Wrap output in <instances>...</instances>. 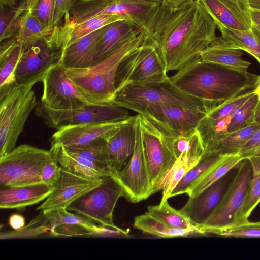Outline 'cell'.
<instances>
[{
	"label": "cell",
	"mask_w": 260,
	"mask_h": 260,
	"mask_svg": "<svg viewBox=\"0 0 260 260\" xmlns=\"http://www.w3.org/2000/svg\"><path fill=\"white\" fill-rule=\"evenodd\" d=\"M35 114L46 125L56 129L69 125L123 121L131 117L127 109L115 104L54 110L40 102L35 109Z\"/></svg>",
	"instance_id": "7c38bea8"
},
{
	"label": "cell",
	"mask_w": 260,
	"mask_h": 260,
	"mask_svg": "<svg viewBox=\"0 0 260 260\" xmlns=\"http://www.w3.org/2000/svg\"><path fill=\"white\" fill-rule=\"evenodd\" d=\"M217 26L199 0L173 8L162 1L142 29L167 71H178L216 38Z\"/></svg>",
	"instance_id": "6da1fadb"
},
{
	"label": "cell",
	"mask_w": 260,
	"mask_h": 260,
	"mask_svg": "<svg viewBox=\"0 0 260 260\" xmlns=\"http://www.w3.org/2000/svg\"><path fill=\"white\" fill-rule=\"evenodd\" d=\"M55 0H27V10L41 22L49 28H53Z\"/></svg>",
	"instance_id": "b9f144b4"
},
{
	"label": "cell",
	"mask_w": 260,
	"mask_h": 260,
	"mask_svg": "<svg viewBox=\"0 0 260 260\" xmlns=\"http://www.w3.org/2000/svg\"><path fill=\"white\" fill-rule=\"evenodd\" d=\"M135 118L133 121L110 132L104 136L113 177L123 168L132 155L135 144Z\"/></svg>",
	"instance_id": "7402d4cb"
},
{
	"label": "cell",
	"mask_w": 260,
	"mask_h": 260,
	"mask_svg": "<svg viewBox=\"0 0 260 260\" xmlns=\"http://www.w3.org/2000/svg\"><path fill=\"white\" fill-rule=\"evenodd\" d=\"M61 171V166L52 157L43 167L42 173L43 183L53 186L59 178Z\"/></svg>",
	"instance_id": "f6af8a7d"
},
{
	"label": "cell",
	"mask_w": 260,
	"mask_h": 260,
	"mask_svg": "<svg viewBox=\"0 0 260 260\" xmlns=\"http://www.w3.org/2000/svg\"><path fill=\"white\" fill-rule=\"evenodd\" d=\"M53 189V186L44 183L2 188L0 191V208H24L46 199Z\"/></svg>",
	"instance_id": "484cf974"
},
{
	"label": "cell",
	"mask_w": 260,
	"mask_h": 260,
	"mask_svg": "<svg viewBox=\"0 0 260 260\" xmlns=\"http://www.w3.org/2000/svg\"><path fill=\"white\" fill-rule=\"evenodd\" d=\"M258 96L254 94L232 115L227 128V135L254 123V116Z\"/></svg>",
	"instance_id": "f35d334b"
},
{
	"label": "cell",
	"mask_w": 260,
	"mask_h": 260,
	"mask_svg": "<svg viewBox=\"0 0 260 260\" xmlns=\"http://www.w3.org/2000/svg\"><path fill=\"white\" fill-rule=\"evenodd\" d=\"M254 93V90L236 96L208 111L202 118L208 121L231 118L235 112Z\"/></svg>",
	"instance_id": "ab89813d"
},
{
	"label": "cell",
	"mask_w": 260,
	"mask_h": 260,
	"mask_svg": "<svg viewBox=\"0 0 260 260\" xmlns=\"http://www.w3.org/2000/svg\"><path fill=\"white\" fill-rule=\"evenodd\" d=\"M50 151L62 169L74 174L92 180L113 176L104 137L77 147L51 145Z\"/></svg>",
	"instance_id": "5b68a950"
},
{
	"label": "cell",
	"mask_w": 260,
	"mask_h": 260,
	"mask_svg": "<svg viewBox=\"0 0 260 260\" xmlns=\"http://www.w3.org/2000/svg\"><path fill=\"white\" fill-rule=\"evenodd\" d=\"M25 223L24 217L20 214L15 213L9 217V224L15 231L22 229L25 226Z\"/></svg>",
	"instance_id": "7dc6e473"
},
{
	"label": "cell",
	"mask_w": 260,
	"mask_h": 260,
	"mask_svg": "<svg viewBox=\"0 0 260 260\" xmlns=\"http://www.w3.org/2000/svg\"><path fill=\"white\" fill-rule=\"evenodd\" d=\"M114 104L139 114L149 109L164 105H175L206 112L198 99L175 87L170 77L159 84L125 87L117 92Z\"/></svg>",
	"instance_id": "8992f818"
},
{
	"label": "cell",
	"mask_w": 260,
	"mask_h": 260,
	"mask_svg": "<svg viewBox=\"0 0 260 260\" xmlns=\"http://www.w3.org/2000/svg\"><path fill=\"white\" fill-rule=\"evenodd\" d=\"M141 1H160V2L163 1V0H141Z\"/></svg>",
	"instance_id": "9f6ffc18"
},
{
	"label": "cell",
	"mask_w": 260,
	"mask_h": 260,
	"mask_svg": "<svg viewBox=\"0 0 260 260\" xmlns=\"http://www.w3.org/2000/svg\"><path fill=\"white\" fill-rule=\"evenodd\" d=\"M124 197L123 190L113 177L103 182L70 204L67 209L74 211L103 226L122 231L114 222V210L118 199Z\"/></svg>",
	"instance_id": "4fadbf2b"
},
{
	"label": "cell",
	"mask_w": 260,
	"mask_h": 260,
	"mask_svg": "<svg viewBox=\"0 0 260 260\" xmlns=\"http://www.w3.org/2000/svg\"><path fill=\"white\" fill-rule=\"evenodd\" d=\"M237 4L242 10L249 11L248 0H230Z\"/></svg>",
	"instance_id": "f907efd6"
},
{
	"label": "cell",
	"mask_w": 260,
	"mask_h": 260,
	"mask_svg": "<svg viewBox=\"0 0 260 260\" xmlns=\"http://www.w3.org/2000/svg\"><path fill=\"white\" fill-rule=\"evenodd\" d=\"M54 27L49 28L46 27L26 8L15 37L19 41L22 42L26 48L36 40L50 34Z\"/></svg>",
	"instance_id": "8d00e7d4"
},
{
	"label": "cell",
	"mask_w": 260,
	"mask_h": 260,
	"mask_svg": "<svg viewBox=\"0 0 260 260\" xmlns=\"http://www.w3.org/2000/svg\"><path fill=\"white\" fill-rule=\"evenodd\" d=\"M52 157L50 150L22 144L0 157L1 187H16L43 183L42 173Z\"/></svg>",
	"instance_id": "9c48e42d"
},
{
	"label": "cell",
	"mask_w": 260,
	"mask_h": 260,
	"mask_svg": "<svg viewBox=\"0 0 260 260\" xmlns=\"http://www.w3.org/2000/svg\"><path fill=\"white\" fill-rule=\"evenodd\" d=\"M255 93L258 96L259 100L260 101V78L257 86L254 89Z\"/></svg>",
	"instance_id": "11a10c76"
},
{
	"label": "cell",
	"mask_w": 260,
	"mask_h": 260,
	"mask_svg": "<svg viewBox=\"0 0 260 260\" xmlns=\"http://www.w3.org/2000/svg\"><path fill=\"white\" fill-rule=\"evenodd\" d=\"M26 8L27 0H19L13 7L0 5L1 42L16 35Z\"/></svg>",
	"instance_id": "e575fe53"
},
{
	"label": "cell",
	"mask_w": 260,
	"mask_h": 260,
	"mask_svg": "<svg viewBox=\"0 0 260 260\" xmlns=\"http://www.w3.org/2000/svg\"><path fill=\"white\" fill-rule=\"evenodd\" d=\"M243 53L238 49L225 48L213 41L201 53L203 61L212 63L224 67L246 72L251 63L242 58Z\"/></svg>",
	"instance_id": "f1b7e54d"
},
{
	"label": "cell",
	"mask_w": 260,
	"mask_h": 260,
	"mask_svg": "<svg viewBox=\"0 0 260 260\" xmlns=\"http://www.w3.org/2000/svg\"><path fill=\"white\" fill-rule=\"evenodd\" d=\"M34 85H16L0 100V157L13 151L38 102Z\"/></svg>",
	"instance_id": "ba28073f"
},
{
	"label": "cell",
	"mask_w": 260,
	"mask_h": 260,
	"mask_svg": "<svg viewBox=\"0 0 260 260\" xmlns=\"http://www.w3.org/2000/svg\"><path fill=\"white\" fill-rule=\"evenodd\" d=\"M189 0H163L169 6L178 7Z\"/></svg>",
	"instance_id": "681fc988"
},
{
	"label": "cell",
	"mask_w": 260,
	"mask_h": 260,
	"mask_svg": "<svg viewBox=\"0 0 260 260\" xmlns=\"http://www.w3.org/2000/svg\"><path fill=\"white\" fill-rule=\"evenodd\" d=\"M216 24L240 30H251L250 11L241 9L230 0H199Z\"/></svg>",
	"instance_id": "603a6c76"
},
{
	"label": "cell",
	"mask_w": 260,
	"mask_h": 260,
	"mask_svg": "<svg viewBox=\"0 0 260 260\" xmlns=\"http://www.w3.org/2000/svg\"><path fill=\"white\" fill-rule=\"evenodd\" d=\"M134 226L143 233L165 238L187 237L195 233L191 230L170 228L147 212L135 218Z\"/></svg>",
	"instance_id": "836d02e7"
},
{
	"label": "cell",
	"mask_w": 260,
	"mask_h": 260,
	"mask_svg": "<svg viewBox=\"0 0 260 260\" xmlns=\"http://www.w3.org/2000/svg\"><path fill=\"white\" fill-rule=\"evenodd\" d=\"M254 123L260 124V101L259 100L258 104L256 106L254 116Z\"/></svg>",
	"instance_id": "db71d44e"
},
{
	"label": "cell",
	"mask_w": 260,
	"mask_h": 260,
	"mask_svg": "<svg viewBox=\"0 0 260 260\" xmlns=\"http://www.w3.org/2000/svg\"><path fill=\"white\" fill-rule=\"evenodd\" d=\"M224 156L216 154L203 156L199 161L180 180L172 192L170 198L185 193L194 182L216 165Z\"/></svg>",
	"instance_id": "d590c367"
},
{
	"label": "cell",
	"mask_w": 260,
	"mask_h": 260,
	"mask_svg": "<svg viewBox=\"0 0 260 260\" xmlns=\"http://www.w3.org/2000/svg\"><path fill=\"white\" fill-rule=\"evenodd\" d=\"M168 71L155 47L148 40L121 61L115 85L117 92L128 86H147L167 81Z\"/></svg>",
	"instance_id": "52a82bcc"
},
{
	"label": "cell",
	"mask_w": 260,
	"mask_h": 260,
	"mask_svg": "<svg viewBox=\"0 0 260 260\" xmlns=\"http://www.w3.org/2000/svg\"><path fill=\"white\" fill-rule=\"evenodd\" d=\"M106 26L80 38L64 48L59 63L66 69L85 68L92 66L96 48Z\"/></svg>",
	"instance_id": "cb8c5ba5"
},
{
	"label": "cell",
	"mask_w": 260,
	"mask_h": 260,
	"mask_svg": "<svg viewBox=\"0 0 260 260\" xmlns=\"http://www.w3.org/2000/svg\"><path fill=\"white\" fill-rule=\"evenodd\" d=\"M146 160L152 191L177 159L173 147L175 137L139 114Z\"/></svg>",
	"instance_id": "5bb4252c"
},
{
	"label": "cell",
	"mask_w": 260,
	"mask_h": 260,
	"mask_svg": "<svg viewBox=\"0 0 260 260\" xmlns=\"http://www.w3.org/2000/svg\"><path fill=\"white\" fill-rule=\"evenodd\" d=\"M63 31L62 25L56 26L50 34L25 49L15 72L16 85H34L42 82L48 70L59 62L64 40Z\"/></svg>",
	"instance_id": "277c9868"
},
{
	"label": "cell",
	"mask_w": 260,
	"mask_h": 260,
	"mask_svg": "<svg viewBox=\"0 0 260 260\" xmlns=\"http://www.w3.org/2000/svg\"><path fill=\"white\" fill-rule=\"evenodd\" d=\"M206 113L200 109L164 105L149 109L140 114L169 134L177 137L196 131L200 121Z\"/></svg>",
	"instance_id": "e0dca14e"
},
{
	"label": "cell",
	"mask_w": 260,
	"mask_h": 260,
	"mask_svg": "<svg viewBox=\"0 0 260 260\" xmlns=\"http://www.w3.org/2000/svg\"><path fill=\"white\" fill-rule=\"evenodd\" d=\"M147 212L170 228L191 230L201 234L197 228L180 210L170 205L168 200L159 205L148 206Z\"/></svg>",
	"instance_id": "d6a6232c"
},
{
	"label": "cell",
	"mask_w": 260,
	"mask_h": 260,
	"mask_svg": "<svg viewBox=\"0 0 260 260\" xmlns=\"http://www.w3.org/2000/svg\"><path fill=\"white\" fill-rule=\"evenodd\" d=\"M250 10L260 11V0H248Z\"/></svg>",
	"instance_id": "816d5d0a"
},
{
	"label": "cell",
	"mask_w": 260,
	"mask_h": 260,
	"mask_svg": "<svg viewBox=\"0 0 260 260\" xmlns=\"http://www.w3.org/2000/svg\"><path fill=\"white\" fill-rule=\"evenodd\" d=\"M25 48L15 37L1 42L0 100L16 85L15 72Z\"/></svg>",
	"instance_id": "4316f807"
},
{
	"label": "cell",
	"mask_w": 260,
	"mask_h": 260,
	"mask_svg": "<svg viewBox=\"0 0 260 260\" xmlns=\"http://www.w3.org/2000/svg\"><path fill=\"white\" fill-rule=\"evenodd\" d=\"M162 2L141 0H79L69 12L70 20L78 23L100 15L119 16L142 29Z\"/></svg>",
	"instance_id": "8fae6325"
},
{
	"label": "cell",
	"mask_w": 260,
	"mask_h": 260,
	"mask_svg": "<svg viewBox=\"0 0 260 260\" xmlns=\"http://www.w3.org/2000/svg\"><path fill=\"white\" fill-rule=\"evenodd\" d=\"M42 82L41 102L50 109L69 110L90 105L59 62L48 70Z\"/></svg>",
	"instance_id": "2e32d148"
},
{
	"label": "cell",
	"mask_w": 260,
	"mask_h": 260,
	"mask_svg": "<svg viewBox=\"0 0 260 260\" xmlns=\"http://www.w3.org/2000/svg\"><path fill=\"white\" fill-rule=\"evenodd\" d=\"M19 0H0V5L7 7H13L16 6Z\"/></svg>",
	"instance_id": "f5cc1de1"
},
{
	"label": "cell",
	"mask_w": 260,
	"mask_h": 260,
	"mask_svg": "<svg viewBox=\"0 0 260 260\" xmlns=\"http://www.w3.org/2000/svg\"><path fill=\"white\" fill-rule=\"evenodd\" d=\"M260 128V124L253 123L245 128L228 134L205 150L203 156L210 154H238L253 134Z\"/></svg>",
	"instance_id": "4dcf8cb0"
},
{
	"label": "cell",
	"mask_w": 260,
	"mask_h": 260,
	"mask_svg": "<svg viewBox=\"0 0 260 260\" xmlns=\"http://www.w3.org/2000/svg\"><path fill=\"white\" fill-rule=\"evenodd\" d=\"M204 148L200 136L194 132L190 143L178 156L171 168L156 186L154 193L162 191L160 203L168 200L177 184L183 176L201 159Z\"/></svg>",
	"instance_id": "ffe728a7"
},
{
	"label": "cell",
	"mask_w": 260,
	"mask_h": 260,
	"mask_svg": "<svg viewBox=\"0 0 260 260\" xmlns=\"http://www.w3.org/2000/svg\"><path fill=\"white\" fill-rule=\"evenodd\" d=\"M252 177L249 160H241L219 203L205 222L197 227L201 234L210 229L247 221L242 217V210Z\"/></svg>",
	"instance_id": "30bf717a"
},
{
	"label": "cell",
	"mask_w": 260,
	"mask_h": 260,
	"mask_svg": "<svg viewBox=\"0 0 260 260\" xmlns=\"http://www.w3.org/2000/svg\"><path fill=\"white\" fill-rule=\"evenodd\" d=\"M260 75L203 61L198 57L170 79L181 91L198 99L206 112L257 86Z\"/></svg>",
	"instance_id": "7a4b0ae2"
},
{
	"label": "cell",
	"mask_w": 260,
	"mask_h": 260,
	"mask_svg": "<svg viewBox=\"0 0 260 260\" xmlns=\"http://www.w3.org/2000/svg\"><path fill=\"white\" fill-rule=\"evenodd\" d=\"M48 230L49 231V225L47 219L43 212L41 210L38 216L29 224L24 226L21 230L15 231L16 232L4 233L3 235L2 234L1 239L33 237L42 234Z\"/></svg>",
	"instance_id": "7bdbcfd3"
},
{
	"label": "cell",
	"mask_w": 260,
	"mask_h": 260,
	"mask_svg": "<svg viewBox=\"0 0 260 260\" xmlns=\"http://www.w3.org/2000/svg\"><path fill=\"white\" fill-rule=\"evenodd\" d=\"M241 160L238 154L224 155L216 165L194 182L185 193L189 197L198 195L237 166Z\"/></svg>",
	"instance_id": "1f68e13d"
},
{
	"label": "cell",
	"mask_w": 260,
	"mask_h": 260,
	"mask_svg": "<svg viewBox=\"0 0 260 260\" xmlns=\"http://www.w3.org/2000/svg\"><path fill=\"white\" fill-rule=\"evenodd\" d=\"M238 154L241 160L260 156V128L253 134Z\"/></svg>",
	"instance_id": "ee69618b"
},
{
	"label": "cell",
	"mask_w": 260,
	"mask_h": 260,
	"mask_svg": "<svg viewBox=\"0 0 260 260\" xmlns=\"http://www.w3.org/2000/svg\"><path fill=\"white\" fill-rule=\"evenodd\" d=\"M230 171L198 195L189 197L179 210L197 228L205 222L219 203L232 179Z\"/></svg>",
	"instance_id": "44dd1931"
},
{
	"label": "cell",
	"mask_w": 260,
	"mask_h": 260,
	"mask_svg": "<svg viewBox=\"0 0 260 260\" xmlns=\"http://www.w3.org/2000/svg\"><path fill=\"white\" fill-rule=\"evenodd\" d=\"M252 19V31L255 37L260 41V11L250 10Z\"/></svg>",
	"instance_id": "c3c4849f"
},
{
	"label": "cell",
	"mask_w": 260,
	"mask_h": 260,
	"mask_svg": "<svg viewBox=\"0 0 260 260\" xmlns=\"http://www.w3.org/2000/svg\"><path fill=\"white\" fill-rule=\"evenodd\" d=\"M248 159L252 166V177L242 210V217L245 221H248L251 212L260 203V156L251 157Z\"/></svg>",
	"instance_id": "74e56055"
},
{
	"label": "cell",
	"mask_w": 260,
	"mask_h": 260,
	"mask_svg": "<svg viewBox=\"0 0 260 260\" xmlns=\"http://www.w3.org/2000/svg\"><path fill=\"white\" fill-rule=\"evenodd\" d=\"M122 18L112 15H100L78 23L71 22L67 17H64L62 25L64 34L63 49L80 38L94 32Z\"/></svg>",
	"instance_id": "f546056e"
},
{
	"label": "cell",
	"mask_w": 260,
	"mask_h": 260,
	"mask_svg": "<svg viewBox=\"0 0 260 260\" xmlns=\"http://www.w3.org/2000/svg\"><path fill=\"white\" fill-rule=\"evenodd\" d=\"M206 234H212L223 237L260 238V221L249 220L241 223L208 230Z\"/></svg>",
	"instance_id": "60d3db41"
},
{
	"label": "cell",
	"mask_w": 260,
	"mask_h": 260,
	"mask_svg": "<svg viewBox=\"0 0 260 260\" xmlns=\"http://www.w3.org/2000/svg\"><path fill=\"white\" fill-rule=\"evenodd\" d=\"M221 32L220 37L213 40L217 44L225 48L244 50L253 56L260 64V41L252 29L240 30L216 24Z\"/></svg>",
	"instance_id": "83f0119b"
},
{
	"label": "cell",
	"mask_w": 260,
	"mask_h": 260,
	"mask_svg": "<svg viewBox=\"0 0 260 260\" xmlns=\"http://www.w3.org/2000/svg\"><path fill=\"white\" fill-rule=\"evenodd\" d=\"M134 126L135 144L132 155L123 168L113 177L120 185L124 197L136 203L146 200L153 193L138 114L136 115Z\"/></svg>",
	"instance_id": "9a60e30c"
},
{
	"label": "cell",
	"mask_w": 260,
	"mask_h": 260,
	"mask_svg": "<svg viewBox=\"0 0 260 260\" xmlns=\"http://www.w3.org/2000/svg\"><path fill=\"white\" fill-rule=\"evenodd\" d=\"M141 29L129 20H119L107 25L96 48L93 64L112 55Z\"/></svg>",
	"instance_id": "d4e9b609"
},
{
	"label": "cell",
	"mask_w": 260,
	"mask_h": 260,
	"mask_svg": "<svg viewBox=\"0 0 260 260\" xmlns=\"http://www.w3.org/2000/svg\"><path fill=\"white\" fill-rule=\"evenodd\" d=\"M104 178L90 180L62 168L61 175L53 186L52 192L37 208V210L67 209L73 202L101 184Z\"/></svg>",
	"instance_id": "ac0fdd59"
},
{
	"label": "cell",
	"mask_w": 260,
	"mask_h": 260,
	"mask_svg": "<svg viewBox=\"0 0 260 260\" xmlns=\"http://www.w3.org/2000/svg\"><path fill=\"white\" fill-rule=\"evenodd\" d=\"M135 116L120 121L89 123L64 126L56 129L51 139V145L58 144L65 148L88 144L103 137L110 132L134 120Z\"/></svg>",
	"instance_id": "d6986e66"
},
{
	"label": "cell",
	"mask_w": 260,
	"mask_h": 260,
	"mask_svg": "<svg viewBox=\"0 0 260 260\" xmlns=\"http://www.w3.org/2000/svg\"><path fill=\"white\" fill-rule=\"evenodd\" d=\"M79 0H55L53 22V26L59 25L64 16L72 9Z\"/></svg>",
	"instance_id": "bcb514c9"
},
{
	"label": "cell",
	"mask_w": 260,
	"mask_h": 260,
	"mask_svg": "<svg viewBox=\"0 0 260 260\" xmlns=\"http://www.w3.org/2000/svg\"><path fill=\"white\" fill-rule=\"evenodd\" d=\"M147 39L141 30L114 53L101 61L85 68L67 69L66 72L90 105L114 104L117 90L115 79L123 59Z\"/></svg>",
	"instance_id": "3957f363"
}]
</instances>
